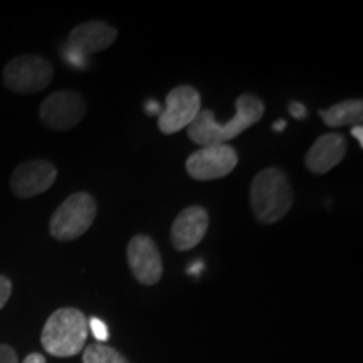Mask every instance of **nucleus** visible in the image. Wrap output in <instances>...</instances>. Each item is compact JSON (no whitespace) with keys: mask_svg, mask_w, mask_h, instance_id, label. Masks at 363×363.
I'll use <instances>...</instances> for the list:
<instances>
[{"mask_svg":"<svg viewBox=\"0 0 363 363\" xmlns=\"http://www.w3.org/2000/svg\"><path fill=\"white\" fill-rule=\"evenodd\" d=\"M264 115V103L251 93L240 94L235 101V116L227 123H217L214 111L201 110L195 120L189 125L187 135L194 143L201 147L227 145L235 136L256 125Z\"/></svg>","mask_w":363,"mask_h":363,"instance_id":"obj_1","label":"nucleus"},{"mask_svg":"<svg viewBox=\"0 0 363 363\" xmlns=\"http://www.w3.org/2000/svg\"><path fill=\"white\" fill-rule=\"evenodd\" d=\"M293 206V189L288 177L278 167H267L254 177L251 184V207L262 224H274Z\"/></svg>","mask_w":363,"mask_h":363,"instance_id":"obj_2","label":"nucleus"},{"mask_svg":"<svg viewBox=\"0 0 363 363\" xmlns=\"http://www.w3.org/2000/svg\"><path fill=\"white\" fill-rule=\"evenodd\" d=\"M88 340V318L76 308H61L45 321L40 342L52 357L67 358L84 350Z\"/></svg>","mask_w":363,"mask_h":363,"instance_id":"obj_3","label":"nucleus"},{"mask_svg":"<svg viewBox=\"0 0 363 363\" xmlns=\"http://www.w3.org/2000/svg\"><path fill=\"white\" fill-rule=\"evenodd\" d=\"M94 217H96V201L93 195L76 192L56 208L49 222V230L57 240H74L93 225Z\"/></svg>","mask_w":363,"mask_h":363,"instance_id":"obj_4","label":"nucleus"},{"mask_svg":"<svg viewBox=\"0 0 363 363\" xmlns=\"http://www.w3.org/2000/svg\"><path fill=\"white\" fill-rule=\"evenodd\" d=\"M116 38V29L106 24V22H84V24L76 26L71 30L67 43L62 45L61 54L66 59L67 65L83 69V67L88 66L89 54L104 51V49L110 48L115 43Z\"/></svg>","mask_w":363,"mask_h":363,"instance_id":"obj_5","label":"nucleus"},{"mask_svg":"<svg viewBox=\"0 0 363 363\" xmlns=\"http://www.w3.org/2000/svg\"><path fill=\"white\" fill-rule=\"evenodd\" d=\"M54 78L52 65L45 57L17 56L4 69V84L13 93L34 94L48 88Z\"/></svg>","mask_w":363,"mask_h":363,"instance_id":"obj_6","label":"nucleus"},{"mask_svg":"<svg viewBox=\"0 0 363 363\" xmlns=\"http://www.w3.org/2000/svg\"><path fill=\"white\" fill-rule=\"evenodd\" d=\"M86 115V101L78 91H56L44 99L39 108L40 121L54 131L74 128Z\"/></svg>","mask_w":363,"mask_h":363,"instance_id":"obj_7","label":"nucleus"},{"mask_svg":"<svg viewBox=\"0 0 363 363\" xmlns=\"http://www.w3.org/2000/svg\"><path fill=\"white\" fill-rule=\"evenodd\" d=\"M201 111V94L192 86H177L167 94L165 110L158 116V128L162 133L174 135L189 128Z\"/></svg>","mask_w":363,"mask_h":363,"instance_id":"obj_8","label":"nucleus"},{"mask_svg":"<svg viewBox=\"0 0 363 363\" xmlns=\"http://www.w3.org/2000/svg\"><path fill=\"white\" fill-rule=\"evenodd\" d=\"M238 162V152L230 145H211L194 152L187 158L185 167L192 179L208 182L229 175Z\"/></svg>","mask_w":363,"mask_h":363,"instance_id":"obj_9","label":"nucleus"},{"mask_svg":"<svg viewBox=\"0 0 363 363\" xmlns=\"http://www.w3.org/2000/svg\"><path fill=\"white\" fill-rule=\"evenodd\" d=\"M128 266L138 283L145 286L157 284L162 279L163 262L157 244L150 235L138 234L130 240L126 249Z\"/></svg>","mask_w":363,"mask_h":363,"instance_id":"obj_10","label":"nucleus"},{"mask_svg":"<svg viewBox=\"0 0 363 363\" xmlns=\"http://www.w3.org/2000/svg\"><path fill=\"white\" fill-rule=\"evenodd\" d=\"M57 179L56 165L48 160H29L21 163L11 177L12 192L21 199L44 194Z\"/></svg>","mask_w":363,"mask_h":363,"instance_id":"obj_11","label":"nucleus"},{"mask_svg":"<svg viewBox=\"0 0 363 363\" xmlns=\"http://www.w3.org/2000/svg\"><path fill=\"white\" fill-rule=\"evenodd\" d=\"M208 229V214L201 206H190L180 212L172 225L170 239L177 251L194 249Z\"/></svg>","mask_w":363,"mask_h":363,"instance_id":"obj_12","label":"nucleus"},{"mask_svg":"<svg viewBox=\"0 0 363 363\" xmlns=\"http://www.w3.org/2000/svg\"><path fill=\"white\" fill-rule=\"evenodd\" d=\"M347 140L340 133H326L316 140L306 153L305 163L311 174L321 175L338 165L347 155Z\"/></svg>","mask_w":363,"mask_h":363,"instance_id":"obj_13","label":"nucleus"},{"mask_svg":"<svg viewBox=\"0 0 363 363\" xmlns=\"http://www.w3.org/2000/svg\"><path fill=\"white\" fill-rule=\"evenodd\" d=\"M321 120L325 121L326 126L331 128H338L345 125H362L363 120V103L362 99H347V101H340L330 110L320 111Z\"/></svg>","mask_w":363,"mask_h":363,"instance_id":"obj_14","label":"nucleus"},{"mask_svg":"<svg viewBox=\"0 0 363 363\" xmlns=\"http://www.w3.org/2000/svg\"><path fill=\"white\" fill-rule=\"evenodd\" d=\"M83 363H128V360L108 345L93 343L84 348Z\"/></svg>","mask_w":363,"mask_h":363,"instance_id":"obj_15","label":"nucleus"},{"mask_svg":"<svg viewBox=\"0 0 363 363\" xmlns=\"http://www.w3.org/2000/svg\"><path fill=\"white\" fill-rule=\"evenodd\" d=\"M88 326H89V330L93 331L94 338H96L98 342L104 343L108 338H110V333H108L106 323L99 320V318H91V320L88 321Z\"/></svg>","mask_w":363,"mask_h":363,"instance_id":"obj_16","label":"nucleus"},{"mask_svg":"<svg viewBox=\"0 0 363 363\" xmlns=\"http://www.w3.org/2000/svg\"><path fill=\"white\" fill-rule=\"evenodd\" d=\"M12 294V283L11 279L6 278V276L0 274V310L7 305L9 298Z\"/></svg>","mask_w":363,"mask_h":363,"instance_id":"obj_17","label":"nucleus"},{"mask_svg":"<svg viewBox=\"0 0 363 363\" xmlns=\"http://www.w3.org/2000/svg\"><path fill=\"white\" fill-rule=\"evenodd\" d=\"M0 363H19L17 353L11 345H0Z\"/></svg>","mask_w":363,"mask_h":363,"instance_id":"obj_18","label":"nucleus"},{"mask_svg":"<svg viewBox=\"0 0 363 363\" xmlns=\"http://www.w3.org/2000/svg\"><path fill=\"white\" fill-rule=\"evenodd\" d=\"M288 111L291 113L294 120H305L306 118V108L303 106L301 103L298 101H291L288 104Z\"/></svg>","mask_w":363,"mask_h":363,"instance_id":"obj_19","label":"nucleus"},{"mask_svg":"<svg viewBox=\"0 0 363 363\" xmlns=\"http://www.w3.org/2000/svg\"><path fill=\"white\" fill-rule=\"evenodd\" d=\"M145 110H147V113H148L150 116H153V115L160 116V113H162L160 104H158L157 101H148L147 104H145Z\"/></svg>","mask_w":363,"mask_h":363,"instance_id":"obj_20","label":"nucleus"},{"mask_svg":"<svg viewBox=\"0 0 363 363\" xmlns=\"http://www.w3.org/2000/svg\"><path fill=\"white\" fill-rule=\"evenodd\" d=\"M22 363H45V358L40 355V353H30V355H27L24 358Z\"/></svg>","mask_w":363,"mask_h":363,"instance_id":"obj_21","label":"nucleus"},{"mask_svg":"<svg viewBox=\"0 0 363 363\" xmlns=\"http://www.w3.org/2000/svg\"><path fill=\"white\" fill-rule=\"evenodd\" d=\"M352 135L357 138L358 145H360V147H363V128H362V125L353 126V128H352Z\"/></svg>","mask_w":363,"mask_h":363,"instance_id":"obj_22","label":"nucleus"},{"mask_svg":"<svg viewBox=\"0 0 363 363\" xmlns=\"http://www.w3.org/2000/svg\"><path fill=\"white\" fill-rule=\"evenodd\" d=\"M202 267H203V264H202L201 261H199V262H195V264H194V266L190 267V269H189V274H195V276H197L199 272H201Z\"/></svg>","mask_w":363,"mask_h":363,"instance_id":"obj_23","label":"nucleus"},{"mask_svg":"<svg viewBox=\"0 0 363 363\" xmlns=\"http://www.w3.org/2000/svg\"><path fill=\"white\" fill-rule=\"evenodd\" d=\"M284 126H286V121H283V120H281V121H278V123H274V130H278V131H281V130H283V128H284Z\"/></svg>","mask_w":363,"mask_h":363,"instance_id":"obj_24","label":"nucleus"}]
</instances>
